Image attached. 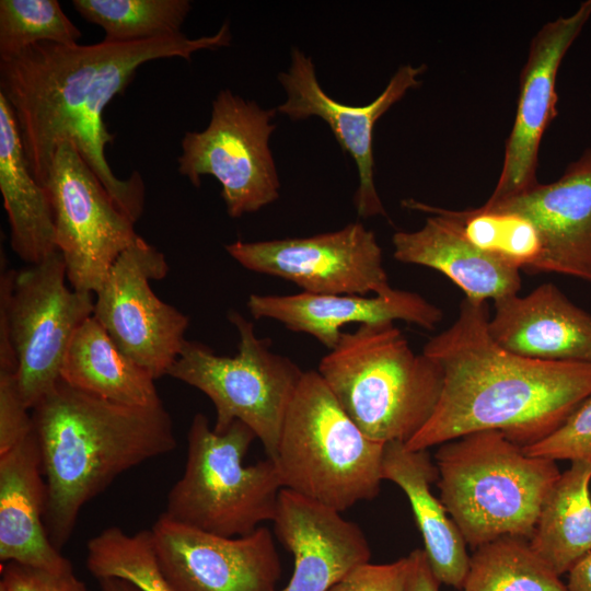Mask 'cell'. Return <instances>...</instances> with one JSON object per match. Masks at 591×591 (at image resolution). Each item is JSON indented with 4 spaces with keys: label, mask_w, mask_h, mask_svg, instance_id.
Here are the masks:
<instances>
[{
    "label": "cell",
    "mask_w": 591,
    "mask_h": 591,
    "mask_svg": "<svg viewBox=\"0 0 591 591\" xmlns=\"http://www.w3.org/2000/svg\"><path fill=\"white\" fill-rule=\"evenodd\" d=\"M231 39L225 22L216 34L198 38L182 33L129 43L42 42L0 61V94L15 116L34 178L44 185L56 148L70 140L115 205L136 223L144 208V183L137 171L119 179L109 167L105 146L114 135L103 119L105 107L125 91L141 65L173 57L189 61L194 53L227 47Z\"/></svg>",
    "instance_id": "cell-1"
},
{
    "label": "cell",
    "mask_w": 591,
    "mask_h": 591,
    "mask_svg": "<svg viewBox=\"0 0 591 591\" xmlns=\"http://www.w3.org/2000/svg\"><path fill=\"white\" fill-rule=\"evenodd\" d=\"M487 312V302L464 298L454 323L425 345L443 383L432 416L405 443L408 449L483 430H498L524 448L555 431L591 395V363L514 355L490 337Z\"/></svg>",
    "instance_id": "cell-2"
},
{
    "label": "cell",
    "mask_w": 591,
    "mask_h": 591,
    "mask_svg": "<svg viewBox=\"0 0 591 591\" xmlns=\"http://www.w3.org/2000/svg\"><path fill=\"white\" fill-rule=\"evenodd\" d=\"M32 410L46 483L44 522L59 551L85 503L120 474L176 447L163 402L150 407L124 405L60 379Z\"/></svg>",
    "instance_id": "cell-3"
},
{
    "label": "cell",
    "mask_w": 591,
    "mask_h": 591,
    "mask_svg": "<svg viewBox=\"0 0 591 591\" xmlns=\"http://www.w3.org/2000/svg\"><path fill=\"white\" fill-rule=\"evenodd\" d=\"M317 372L343 409L374 441L407 443L430 419L443 372L415 354L394 322L344 332Z\"/></svg>",
    "instance_id": "cell-4"
},
{
    "label": "cell",
    "mask_w": 591,
    "mask_h": 591,
    "mask_svg": "<svg viewBox=\"0 0 591 591\" xmlns=\"http://www.w3.org/2000/svg\"><path fill=\"white\" fill-rule=\"evenodd\" d=\"M434 463L440 500L474 549L502 536L530 540L560 476L555 461L526 454L498 430L440 444Z\"/></svg>",
    "instance_id": "cell-5"
},
{
    "label": "cell",
    "mask_w": 591,
    "mask_h": 591,
    "mask_svg": "<svg viewBox=\"0 0 591 591\" xmlns=\"http://www.w3.org/2000/svg\"><path fill=\"white\" fill-rule=\"evenodd\" d=\"M384 447L361 431L311 370L288 407L273 461L282 488L343 512L378 496Z\"/></svg>",
    "instance_id": "cell-6"
},
{
    "label": "cell",
    "mask_w": 591,
    "mask_h": 591,
    "mask_svg": "<svg viewBox=\"0 0 591 591\" xmlns=\"http://www.w3.org/2000/svg\"><path fill=\"white\" fill-rule=\"evenodd\" d=\"M255 439L242 421L216 432L197 413L187 433L184 473L171 488L163 513L225 537L244 536L273 522L282 485L273 460L244 465Z\"/></svg>",
    "instance_id": "cell-7"
},
{
    "label": "cell",
    "mask_w": 591,
    "mask_h": 591,
    "mask_svg": "<svg viewBox=\"0 0 591 591\" xmlns=\"http://www.w3.org/2000/svg\"><path fill=\"white\" fill-rule=\"evenodd\" d=\"M240 341L233 357L216 355L208 346L186 340L167 375L207 395L216 409V432L235 420L248 426L260 440L268 459L277 453L288 407L302 379L289 358L270 349L254 324L236 311L229 312Z\"/></svg>",
    "instance_id": "cell-8"
},
{
    "label": "cell",
    "mask_w": 591,
    "mask_h": 591,
    "mask_svg": "<svg viewBox=\"0 0 591 591\" xmlns=\"http://www.w3.org/2000/svg\"><path fill=\"white\" fill-rule=\"evenodd\" d=\"M66 280L59 251L20 270H1L0 310L8 317L19 390L28 409L57 385L77 331L93 316L95 296L69 288Z\"/></svg>",
    "instance_id": "cell-9"
},
{
    "label": "cell",
    "mask_w": 591,
    "mask_h": 591,
    "mask_svg": "<svg viewBox=\"0 0 591 591\" xmlns=\"http://www.w3.org/2000/svg\"><path fill=\"white\" fill-rule=\"evenodd\" d=\"M276 112L222 90L212 102L206 129L188 131L182 139L179 174L197 188L202 175L216 177L232 218L255 212L279 197L280 183L269 148Z\"/></svg>",
    "instance_id": "cell-10"
},
{
    "label": "cell",
    "mask_w": 591,
    "mask_h": 591,
    "mask_svg": "<svg viewBox=\"0 0 591 591\" xmlns=\"http://www.w3.org/2000/svg\"><path fill=\"white\" fill-rule=\"evenodd\" d=\"M43 187L67 279L71 288L94 294L118 256L139 237L135 223L115 205L70 140L56 148Z\"/></svg>",
    "instance_id": "cell-11"
},
{
    "label": "cell",
    "mask_w": 591,
    "mask_h": 591,
    "mask_svg": "<svg viewBox=\"0 0 591 591\" xmlns=\"http://www.w3.org/2000/svg\"><path fill=\"white\" fill-rule=\"evenodd\" d=\"M162 252L142 237L125 250L94 293L93 316L118 349L154 379L167 374L183 346L187 315L161 301L150 280L169 273Z\"/></svg>",
    "instance_id": "cell-12"
},
{
    "label": "cell",
    "mask_w": 591,
    "mask_h": 591,
    "mask_svg": "<svg viewBox=\"0 0 591 591\" xmlns=\"http://www.w3.org/2000/svg\"><path fill=\"white\" fill-rule=\"evenodd\" d=\"M225 251L244 268L289 280L312 294H387L382 250L360 222L308 237L236 241Z\"/></svg>",
    "instance_id": "cell-13"
},
{
    "label": "cell",
    "mask_w": 591,
    "mask_h": 591,
    "mask_svg": "<svg viewBox=\"0 0 591 591\" xmlns=\"http://www.w3.org/2000/svg\"><path fill=\"white\" fill-rule=\"evenodd\" d=\"M150 531L158 563L174 591H276L281 563L265 526L225 537L162 513Z\"/></svg>",
    "instance_id": "cell-14"
},
{
    "label": "cell",
    "mask_w": 591,
    "mask_h": 591,
    "mask_svg": "<svg viewBox=\"0 0 591 591\" xmlns=\"http://www.w3.org/2000/svg\"><path fill=\"white\" fill-rule=\"evenodd\" d=\"M425 70V65L401 66L382 93L363 106L345 105L328 96L317 81L312 59L298 48L292 49L289 69L278 76L287 99L277 112L291 120L320 117L327 123L341 149L354 159L359 175L354 202L359 217H386L374 185V126L407 91L420 84L418 77Z\"/></svg>",
    "instance_id": "cell-15"
},
{
    "label": "cell",
    "mask_w": 591,
    "mask_h": 591,
    "mask_svg": "<svg viewBox=\"0 0 591 591\" xmlns=\"http://www.w3.org/2000/svg\"><path fill=\"white\" fill-rule=\"evenodd\" d=\"M590 18L591 0H586L571 14L544 24L532 38L520 74L515 117L506 141L501 172L485 204L509 199L538 183V148L545 130L557 115V73L566 53Z\"/></svg>",
    "instance_id": "cell-16"
},
{
    "label": "cell",
    "mask_w": 591,
    "mask_h": 591,
    "mask_svg": "<svg viewBox=\"0 0 591 591\" xmlns=\"http://www.w3.org/2000/svg\"><path fill=\"white\" fill-rule=\"evenodd\" d=\"M483 207L518 213L535 225L543 251L531 274L556 273L591 283V147L556 181Z\"/></svg>",
    "instance_id": "cell-17"
},
{
    "label": "cell",
    "mask_w": 591,
    "mask_h": 591,
    "mask_svg": "<svg viewBox=\"0 0 591 591\" xmlns=\"http://www.w3.org/2000/svg\"><path fill=\"white\" fill-rule=\"evenodd\" d=\"M279 542L292 553L288 584L276 591H328L371 551L362 530L340 512L282 488L273 520Z\"/></svg>",
    "instance_id": "cell-18"
},
{
    "label": "cell",
    "mask_w": 591,
    "mask_h": 591,
    "mask_svg": "<svg viewBox=\"0 0 591 591\" xmlns=\"http://www.w3.org/2000/svg\"><path fill=\"white\" fill-rule=\"evenodd\" d=\"M246 306L256 318H270L288 329L313 336L332 350L347 324L404 321L432 329L443 317L441 309L419 293L393 289L387 294H251Z\"/></svg>",
    "instance_id": "cell-19"
},
{
    "label": "cell",
    "mask_w": 591,
    "mask_h": 591,
    "mask_svg": "<svg viewBox=\"0 0 591 591\" xmlns=\"http://www.w3.org/2000/svg\"><path fill=\"white\" fill-rule=\"evenodd\" d=\"M488 333L503 349L542 361L591 363V314L552 282L494 301Z\"/></svg>",
    "instance_id": "cell-20"
},
{
    "label": "cell",
    "mask_w": 591,
    "mask_h": 591,
    "mask_svg": "<svg viewBox=\"0 0 591 591\" xmlns=\"http://www.w3.org/2000/svg\"><path fill=\"white\" fill-rule=\"evenodd\" d=\"M402 204L429 216L419 230L394 233L392 243L396 260L442 273L465 293L466 299L475 302L518 294L520 270L472 245L448 209L415 199H405Z\"/></svg>",
    "instance_id": "cell-21"
},
{
    "label": "cell",
    "mask_w": 591,
    "mask_h": 591,
    "mask_svg": "<svg viewBox=\"0 0 591 591\" xmlns=\"http://www.w3.org/2000/svg\"><path fill=\"white\" fill-rule=\"evenodd\" d=\"M46 483L33 431L0 454V563L53 572L72 569L51 543L44 522Z\"/></svg>",
    "instance_id": "cell-22"
},
{
    "label": "cell",
    "mask_w": 591,
    "mask_h": 591,
    "mask_svg": "<svg viewBox=\"0 0 591 591\" xmlns=\"http://www.w3.org/2000/svg\"><path fill=\"white\" fill-rule=\"evenodd\" d=\"M438 477L437 465L427 450H410L396 441L385 444L383 480L396 484L405 493L436 578L461 589L470 565L467 544L440 498L431 491Z\"/></svg>",
    "instance_id": "cell-23"
},
{
    "label": "cell",
    "mask_w": 591,
    "mask_h": 591,
    "mask_svg": "<svg viewBox=\"0 0 591 591\" xmlns=\"http://www.w3.org/2000/svg\"><path fill=\"white\" fill-rule=\"evenodd\" d=\"M0 190L13 252L28 265L37 264L56 252L54 216L48 196L28 169L15 116L2 94Z\"/></svg>",
    "instance_id": "cell-24"
},
{
    "label": "cell",
    "mask_w": 591,
    "mask_h": 591,
    "mask_svg": "<svg viewBox=\"0 0 591 591\" xmlns=\"http://www.w3.org/2000/svg\"><path fill=\"white\" fill-rule=\"evenodd\" d=\"M61 379L78 390L124 405L150 407L162 403L155 379L118 349L94 316L77 331Z\"/></svg>",
    "instance_id": "cell-25"
},
{
    "label": "cell",
    "mask_w": 591,
    "mask_h": 591,
    "mask_svg": "<svg viewBox=\"0 0 591 591\" xmlns=\"http://www.w3.org/2000/svg\"><path fill=\"white\" fill-rule=\"evenodd\" d=\"M591 464L571 462L546 496L529 540L559 577L591 552Z\"/></svg>",
    "instance_id": "cell-26"
},
{
    "label": "cell",
    "mask_w": 591,
    "mask_h": 591,
    "mask_svg": "<svg viewBox=\"0 0 591 591\" xmlns=\"http://www.w3.org/2000/svg\"><path fill=\"white\" fill-rule=\"evenodd\" d=\"M460 591H568L529 540L502 536L475 548Z\"/></svg>",
    "instance_id": "cell-27"
},
{
    "label": "cell",
    "mask_w": 591,
    "mask_h": 591,
    "mask_svg": "<svg viewBox=\"0 0 591 591\" xmlns=\"http://www.w3.org/2000/svg\"><path fill=\"white\" fill-rule=\"evenodd\" d=\"M76 11L105 32V40L140 42L182 34L187 0H73Z\"/></svg>",
    "instance_id": "cell-28"
},
{
    "label": "cell",
    "mask_w": 591,
    "mask_h": 591,
    "mask_svg": "<svg viewBox=\"0 0 591 591\" xmlns=\"http://www.w3.org/2000/svg\"><path fill=\"white\" fill-rule=\"evenodd\" d=\"M449 213L472 245L510 267L531 274L541 258L543 244L537 229L518 213L483 206Z\"/></svg>",
    "instance_id": "cell-29"
},
{
    "label": "cell",
    "mask_w": 591,
    "mask_h": 591,
    "mask_svg": "<svg viewBox=\"0 0 591 591\" xmlns=\"http://www.w3.org/2000/svg\"><path fill=\"white\" fill-rule=\"evenodd\" d=\"M86 567L94 578H120L140 591H174L158 563L150 530L126 533L111 526L86 545Z\"/></svg>",
    "instance_id": "cell-30"
},
{
    "label": "cell",
    "mask_w": 591,
    "mask_h": 591,
    "mask_svg": "<svg viewBox=\"0 0 591 591\" xmlns=\"http://www.w3.org/2000/svg\"><path fill=\"white\" fill-rule=\"evenodd\" d=\"M81 35L57 0L0 1V61L42 42L74 45Z\"/></svg>",
    "instance_id": "cell-31"
},
{
    "label": "cell",
    "mask_w": 591,
    "mask_h": 591,
    "mask_svg": "<svg viewBox=\"0 0 591 591\" xmlns=\"http://www.w3.org/2000/svg\"><path fill=\"white\" fill-rule=\"evenodd\" d=\"M531 456L591 464V395L567 419L541 441L524 447Z\"/></svg>",
    "instance_id": "cell-32"
},
{
    "label": "cell",
    "mask_w": 591,
    "mask_h": 591,
    "mask_svg": "<svg viewBox=\"0 0 591 591\" xmlns=\"http://www.w3.org/2000/svg\"><path fill=\"white\" fill-rule=\"evenodd\" d=\"M19 390L16 372L0 371V454H4L33 431Z\"/></svg>",
    "instance_id": "cell-33"
},
{
    "label": "cell",
    "mask_w": 591,
    "mask_h": 591,
    "mask_svg": "<svg viewBox=\"0 0 591 591\" xmlns=\"http://www.w3.org/2000/svg\"><path fill=\"white\" fill-rule=\"evenodd\" d=\"M2 591H89L73 569L53 572L16 563L1 565Z\"/></svg>",
    "instance_id": "cell-34"
},
{
    "label": "cell",
    "mask_w": 591,
    "mask_h": 591,
    "mask_svg": "<svg viewBox=\"0 0 591 591\" xmlns=\"http://www.w3.org/2000/svg\"><path fill=\"white\" fill-rule=\"evenodd\" d=\"M408 557L389 564L363 563L354 567L328 591H405Z\"/></svg>",
    "instance_id": "cell-35"
},
{
    "label": "cell",
    "mask_w": 591,
    "mask_h": 591,
    "mask_svg": "<svg viewBox=\"0 0 591 591\" xmlns=\"http://www.w3.org/2000/svg\"><path fill=\"white\" fill-rule=\"evenodd\" d=\"M405 591H439L440 582L436 578L424 549L409 553Z\"/></svg>",
    "instance_id": "cell-36"
},
{
    "label": "cell",
    "mask_w": 591,
    "mask_h": 591,
    "mask_svg": "<svg viewBox=\"0 0 591 591\" xmlns=\"http://www.w3.org/2000/svg\"><path fill=\"white\" fill-rule=\"evenodd\" d=\"M566 586L568 591H591V552L568 571Z\"/></svg>",
    "instance_id": "cell-37"
},
{
    "label": "cell",
    "mask_w": 591,
    "mask_h": 591,
    "mask_svg": "<svg viewBox=\"0 0 591 591\" xmlns=\"http://www.w3.org/2000/svg\"><path fill=\"white\" fill-rule=\"evenodd\" d=\"M101 591H140L132 583L120 578L99 579Z\"/></svg>",
    "instance_id": "cell-38"
},
{
    "label": "cell",
    "mask_w": 591,
    "mask_h": 591,
    "mask_svg": "<svg viewBox=\"0 0 591 591\" xmlns=\"http://www.w3.org/2000/svg\"><path fill=\"white\" fill-rule=\"evenodd\" d=\"M0 591H2V590L0 589Z\"/></svg>",
    "instance_id": "cell-39"
}]
</instances>
